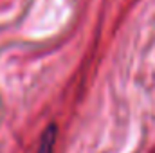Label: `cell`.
Masks as SVG:
<instances>
[{
    "mask_svg": "<svg viewBox=\"0 0 155 153\" xmlns=\"http://www.w3.org/2000/svg\"><path fill=\"white\" fill-rule=\"evenodd\" d=\"M54 142H56V126L51 124L45 130V133L41 135V141H40V146H38V151L36 153H52Z\"/></svg>",
    "mask_w": 155,
    "mask_h": 153,
    "instance_id": "obj_1",
    "label": "cell"
}]
</instances>
